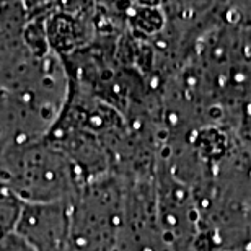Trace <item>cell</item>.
I'll list each match as a JSON object with an SVG mask.
<instances>
[{
    "label": "cell",
    "instance_id": "cell-1",
    "mask_svg": "<svg viewBox=\"0 0 251 251\" xmlns=\"http://www.w3.org/2000/svg\"><path fill=\"white\" fill-rule=\"evenodd\" d=\"M0 251H36L20 233L0 235Z\"/></svg>",
    "mask_w": 251,
    "mask_h": 251
}]
</instances>
